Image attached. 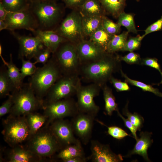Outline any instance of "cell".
<instances>
[{"label": "cell", "mask_w": 162, "mask_h": 162, "mask_svg": "<svg viewBox=\"0 0 162 162\" xmlns=\"http://www.w3.org/2000/svg\"><path fill=\"white\" fill-rule=\"evenodd\" d=\"M108 52L99 59L81 65L80 74L86 80L101 87L121 69L119 56L115 57Z\"/></svg>", "instance_id": "cell-1"}, {"label": "cell", "mask_w": 162, "mask_h": 162, "mask_svg": "<svg viewBox=\"0 0 162 162\" xmlns=\"http://www.w3.org/2000/svg\"><path fill=\"white\" fill-rule=\"evenodd\" d=\"M62 76L51 57L43 66L37 68L29 79L28 83L37 97L43 101L50 88Z\"/></svg>", "instance_id": "cell-2"}, {"label": "cell", "mask_w": 162, "mask_h": 162, "mask_svg": "<svg viewBox=\"0 0 162 162\" xmlns=\"http://www.w3.org/2000/svg\"><path fill=\"white\" fill-rule=\"evenodd\" d=\"M13 104L10 116H26L39 109L43 108V101L35 95L29 83H23L12 93Z\"/></svg>", "instance_id": "cell-3"}, {"label": "cell", "mask_w": 162, "mask_h": 162, "mask_svg": "<svg viewBox=\"0 0 162 162\" xmlns=\"http://www.w3.org/2000/svg\"><path fill=\"white\" fill-rule=\"evenodd\" d=\"M3 125L4 140L11 148L28 141L31 136L25 116L9 115Z\"/></svg>", "instance_id": "cell-4"}, {"label": "cell", "mask_w": 162, "mask_h": 162, "mask_svg": "<svg viewBox=\"0 0 162 162\" xmlns=\"http://www.w3.org/2000/svg\"><path fill=\"white\" fill-rule=\"evenodd\" d=\"M52 54V57L63 76L80 74L81 65L75 45L65 42Z\"/></svg>", "instance_id": "cell-5"}, {"label": "cell", "mask_w": 162, "mask_h": 162, "mask_svg": "<svg viewBox=\"0 0 162 162\" xmlns=\"http://www.w3.org/2000/svg\"><path fill=\"white\" fill-rule=\"evenodd\" d=\"M30 9L37 22L38 29L43 31L52 30L63 13L61 6L55 2L31 4Z\"/></svg>", "instance_id": "cell-6"}, {"label": "cell", "mask_w": 162, "mask_h": 162, "mask_svg": "<svg viewBox=\"0 0 162 162\" xmlns=\"http://www.w3.org/2000/svg\"><path fill=\"white\" fill-rule=\"evenodd\" d=\"M28 142L26 147L43 158L51 157L61 149L49 126L43 128L32 135Z\"/></svg>", "instance_id": "cell-7"}, {"label": "cell", "mask_w": 162, "mask_h": 162, "mask_svg": "<svg viewBox=\"0 0 162 162\" xmlns=\"http://www.w3.org/2000/svg\"><path fill=\"white\" fill-rule=\"evenodd\" d=\"M81 85L79 75L62 76L49 89L43 100V108L51 103L72 98Z\"/></svg>", "instance_id": "cell-8"}, {"label": "cell", "mask_w": 162, "mask_h": 162, "mask_svg": "<svg viewBox=\"0 0 162 162\" xmlns=\"http://www.w3.org/2000/svg\"><path fill=\"white\" fill-rule=\"evenodd\" d=\"M44 115L47 120L45 126H49L54 120L64 118L68 117H73L79 111L76 101L72 98L62 99L48 104L44 106Z\"/></svg>", "instance_id": "cell-9"}, {"label": "cell", "mask_w": 162, "mask_h": 162, "mask_svg": "<svg viewBox=\"0 0 162 162\" xmlns=\"http://www.w3.org/2000/svg\"><path fill=\"white\" fill-rule=\"evenodd\" d=\"M101 89V86L93 83L87 86L81 85L79 87L76 94L79 112L96 117L100 107L95 104L94 98L99 95Z\"/></svg>", "instance_id": "cell-10"}, {"label": "cell", "mask_w": 162, "mask_h": 162, "mask_svg": "<svg viewBox=\"0 0 162 162\" xmlns=\"http://www.w3.org/2000/svg\"><path fill=\"white\" fill-rule=\"evenodd\" d=\"M7 29L12 31L18 29H25L32 32L38 29L36 20L30 7L26 10L9 12L4 20Z\"/></svg>", "instance_id": "cell-11"}, {"label": "cell", "mask_w": 162, "mask_h": 162, "mask_svg": "<svg viewBox=\"0 0 162 162\" xmlns=\"http://www.w3.org/2000/svg\"><path fill=\"white\" fill-rule=\"evenodd\" d=\"M82 17L78 13L73 11L63 20L54 31L68 40L76 41L83 34Z\"/></svg>", "instance_id": "cell-12"}, {"label": "cell", "mask_w": 162, "mask_h": 162, "mask_svg": "<svg viewBox=\"0 0 162 162\" xmlns=\"http://www.w3.org/2000/svg\"><path fill=\"white\" fill-rule=\"evenodd\" d=\"M95 116L88 113L79 112L70 121L73 132L84 145L87 144L92 137Z\"/></svg>", "instance_id": "cell-13"}, {"label": "cell", "mask_w": 162, "mask_h": 162, "mask_svg": "<svg viewBox=\"0 0 162 162\" xmlns=\"http://www.w3.org/2000/svg\"><path fill=\"white\" fill-rule=\"evenodd\" d=\"M49 127L61 149L75 143L80 140L75 137L71 122L67 120L64 118L55 120L50 124Z\"/></svg>", "instance_id": "cell-14"}, {"label": "cell", "mask_w": 162, "mask_h": 162, "mask_svg": "<svg viewBox=\"0 0 162 162\" xmlns=\"http://www.w3.org/2000/svg\"><path fill=\"white\" fill-rule=\"evenodd\" d=\"M11 32L19 44L18 57L20 59L25 57L30 60L45 47L37 36L20 35L14 31Z\"/></svg>", "instance_id": "cell-15"}, {"label": "cell", "mask_w": 162, "mask_h": 162, "mask_svg": "<svg viewBox=\"0 0 162 162\" xmlns=\"http://www.w3.org/2000/svg\"><path fill=\"white\" fill-rule=\"evenodd\" d=\"M91 154L89 157L94 162H120L123 160L120 154H116L111 150L109 145L103 144L97 140L91 141Z\"/></svg>", "instance_id": "cell-16"}, {"label": "cell", "mask_w": 162, "mask_h": 162, "mask_svg": "<svg viewBox=\"0 0 162 162\" xmlns=\"http://www.w3.org/2000/svg\"><path fill=\"white\" fill-rule=\"evenodd\" d=\"M76 46L81 65L96 61L107 52L89 40L81 41Z\"/></svg>", "instance_id": "cell-17"}, {"label": "cell", "mask_w": 162, "mask_h": 162, "mask_svg": "<svg viewBox=\"0 0 162 162\" xmlns=\"http://www.w3.org/2000/svg\"><path fill=\"white\" fill-rule=\"evenodd\" d=\"M12 148L8 153L6 158L8 162H37L43 160V158L20 145Z\"/></svg>", "instance_id": "cell-18"}, {"label": "cell", "mask_w": 162, "mask_h": 162, "mask_svg": "<svg viewBox=\"0 0 162 162\" xmlns=\"http://www.w3.org/2000/svg\"><path fill=\"white\" fill-rule=\"evenodd\" d=\"M33 33L52 53L56 51L61 44L68 41L53 30L43 31L37 29Z\"/></svg>", "instance_id": "cell-19"}, {"label": "cell", "mask_w": 162, "mask_h": 162, "mask_svg": "<svg viewBox=\"0 0 162 162\" xmlns=\"http://www.w3.org/2000/svg\"><path fill=\"white\" fill-rule=\"evenodd\" d=\"M152 133L148 132H140V138H138L134 148L129 151L124 157H129L133 154H137L142 156L147 161L150 162L148 157L147 150L153 142L151 139Z\"/></svg>", "instance_id": "cell-20"}, {"label": "cell", "mask_w": 162, "mask_h": 162, "mask_svg": "<svg viewBox=\"0 0 162 162\" xmlns=\"http://www.w3.org/2000/svg\"><path fill=\"white\" fill-rule=\"evenodd\" d=\"M77 156H85L81 142L80 140L75 143L62 148L56 155L57 158L61 159L64 162L67 160Z\"/></svg>", "instance_id": "cell-21"}, {"label": "cell", "mask_w": 162, "mask_h": 162, "mask_svg": "<svg viewBox=\"0 0 162 162\" xmlns=\"http://www.w3.org/2000/svg\"><path fill=\"white\" fill-rule=\"evenodd\" d=\"M113 35L107 32L101 24L89 36V40L106 52L109 43Z\"/></svg>", "instance_id": "cell-22"}, {"label": "cell", "mask_w": 162, "mask_h": 162, "mask_svg": "<svg viewBox=\"0 0 162 162\" xmlns=\"http://www.w3.org/2000/svg\"><path fill=\"white\" fill-rule=\"evenodd\" d=\"M31 136L44 127L47 121V117L35 112L29 113L25 116Z\"/></svg>", "instance_id": "cell-23"}, {"label": "cell", "mask_w": 162, "mask_h": 162, "mask_svg": "<svg viewBox=\"0 0 162 162\" xmlns=\"http://www.w3.org/2000/svg\"><path fill=\"white\" fill-rule=\"evenodd\" d=\"M4 65L0 71V97L1 98L9 96L15 89V86L8 75L7 68Z\"/></svg>", "instance_id": "cell-24"}, {"label": "cell", "mask_w": 162, "mask_h": 162, "mask_svg": "<svg viewBox=\"0 0 162 162\" xmlns=\"http://www.w3.org/2000/svg\"><path fill=\"white\" fill-rule=\"evenodd\" d=\"M102 16H82V26L83 33L90 36L102 24Z\"/></svg>", "instance_id": "cell-25"}, {"label": "cell", "mask_w": 162, "mask_h": 162, "mask_svg": "<svg viewBox=\"0 0 162 162\" xmlns=\"http://www.w3.org/2000/svg\"><path fill=\"white\" fill-rule=\"evenodd\" d=\"M102 6L107 12L118 17L124 11L126 0H99Z\"/></svg>", "instance_id": "cell-26"}, {"label": "cell", "mask_w": 162, "mask_h": 162, "mask_svg": "<svg viewBox=\"0 0 162 162\" xmlns=\"http://www.w3.org/2000/svg\"><path fill=\"white\" fill-rule=\"evenodd\" d=\"M98 0H86L80 7L83 16H102V8Z\"/></svg>", "instance_id": "cell-27"}, {"label": "cell", "mask_w": 162, "mask_h": 162, "mask_svg": "<svg viewBox=\"0 0 162 162\" xmlns=\"http://www.w3.org/2000/svg\"><path fill=\"white\" fill-rule=\"evenodd\" d=\"M10 60L7 62L6 66L7 68L8 75L13 82L15 89L20 88L23 84L20 69L18 68L13 62L12 55L10 54Z\"/></svg>", "instance_id": "cell-28"}, {"label": "cell", "mask_w": 162, "mask_h": 162, "mask_svg": "<svg viewBox=\"0 0 162 162\" xmlns=\"http://www.w3.org/2000/svg\"><path fill=\"white\" fill-rule=\"evenodd\" d=\"M104 98L105 101V110L109 116L112 115L114 111L118 109L117 104L115 101V98L112 89L106 84L102 87Z\"/></svg>", "instance_id": "cell-29"}, {"label": "cell", "mask_w": 162, "mask_h": 162, "mask_svg": "<svg viewBox=\"0 0 162 162\" xmlns=\"http://www.w3.org/2000/svg\"><path fill=\"white\" fill-rule=\"evenodd\" d=\"M128 33L124 31L119 34L114 35L109 43L106 52L112 53L121 51L128 40Z\"/></svg>", "instance_id": "cell-30"}, {"label": "cell", "mask_w": 162, "mask_h": 162, "mask_svg": "<svg viewBox=\"0 0 162 162\" xmlns=\"http://www.w3.org/2000/svg\"><path fill=\"white\" fill-rule=\"evenodd\" d=\"M0 2L8 12H15L28 9L31 5L28 0H0Z\"/></svg>", "instance_id": "cell-31"}, {"label": "cell", "mask_w": 162, "mask_h": 162, "mask_svg": "<svg viewBox=\"0 0 162 162\" xmlns=\"http://www.w3.org/2000/svg\"><path fill=\"white\" fill-rule=\"evenodd\" d=\"M120 72L122 76L125 79V81L128 83L139 87L144 91L151 92L158 96L162 97V93L158 88H155L150 85L130 78L123 72L122 69Z\"/></svg>", "instance_id": "cell-32"}, {"label": "cell", "mask_w": 162, "mask_h": 162, "mask_svg": "<svg viewBox=\"0 0 162 162\" xmlns=\"http://www.w3.org/2000/svg\"><path fill=\"white\" fill-rule=\"evenodd\" d=\"M118 18V23L121 26L125 27L128 32L137 33L132 14L123 11L119 14Z\"/></svg>", "instance_id": "cell-33"}, {"label": "cell", "mask_w": 162, "mask_h": 162, "mask_svg": "<svg viewBox=\"0 0 162 162\" xmlns=\"http://www.w3.org/2000/svg\"><path fill=\"white\" fill-rule=\"evenodd\" d=\"M128 101L127 102L124 107L123 109V114L128 117V119L137 129V130L140 131L143 126L144 119L138 113L136 112L132 113L129 112L128 109Z\"/></svg>", "instance_id": "cell-34"}, {"label": "cell", "mask_w": 162, "mask_h": 162, "mask_svg": "<svg viewBox=\"0 0 162 162\" xmlns=\"http://www.w3.org/2000/svg\"><path fill=\"white\" fill-rule=\"evenodd\" d=\"M22 66L20 69L22 79L23 80L26 76L33 75L36 71L37 68L34 62H32L30 60H25L24 58L21 59Z\"/></svg>", "instance_id": "cell-35"}, {"label": "cell", "mask_w": 162, "mask_h": 162, "mask_svg": "<svg viewBox=\"0 0 162 162\" xmlns=\"http://www.w3.org/2000/svg\"><path fill=\"white\" fill-rule=\"evenodd\" d=\"M142 39L141 36L140 35L130 38L127 40L121 51L132 52L137 50L140 46Z\"/></svg>", "instance_id": "cell-36"}, {"label": "cell", "mask_w": 162, "mask_h": 162, "mask_svg": "<svg viewBox=\"0 0 162 162\" xmlns=\"http://www.w3.org/2000/svg\"><path fill=\"white\" fill-rule=\"evenodd\" d=\"M102 24L106 31L111 34H116L121 31V26L119 24L113 22L105 17L103 16Z\"/></svg>", "instance_id": "cell-37"}, {"label": "cell", "mask_w": 162, "mask_h": 162, "mask_svg": "<svg viewBox=\"0 0 162 162\" xmlns=\"http://www.w3.org/2000/svg\"><path fill=\"white\" fill-rule=\"evenodd\" d=\"M96 121L101 124L106 126L108 128V134L114 138L121 140L128 136H130L120 127L116 126L108 127L100 121L98 120Z\"/></svg>", "instance_id": "cell-38"}, {"label": "cell", "mask_w": 162, "mask_h": 162, "mask_svg": "<svg viewBox=\"0 0 162 162\" xmlns=\"http://www.w3.org/2000/svg\"><path fill=\"white\" fill-rule=\"evenodd\" d=\"M52 53L51 51L48 48L45 47L40 51L34 57L35 61V64L38 63H41L44 65L50 59V54Z\"/></svg>", "instance_id": "cell-39"}, {"label": "cell", "mask_w": 162, "mask_h": 162, "mask_svg": "<svg viewBox=\"0 0 162 162\" xmlns=\"http://www.w3.org/2000/svg\"><path fill=\"white\" fill-rule=\"evenodd\" d=\"M120 60L123 61L128 64H140L142 59L140 55L133 52H130L123 56H119Z\"/></svg>", "instance_id": "cell-40"}, {"label": "cell", "mask_w": 162, "mask_h": 162, "mask_svg": "<svg viewBox=\"0 0 162 162\" xmlns=\"http://www.w3.org/2000/svg\"><path fill=\"white\" fill-rule=\"evenodd\" d=\"M8 98L2 104L0 107V117L9 113L13 104L12 96L10 94Z\"/></svg>", "instance_id": "cell-41"}, {"label": "cell", "mask_w": 162, "mask_h": 162, "mask_svg": "<svg viewBox=\"0 0 162 162\" xmlns=\"http://www.w3.org/2000/svg\"><path fill=\"white\" fill-rule=\"evenodd\" d=\"M118 92L128 91L130 88L128 83L123 82L112 76L110 81Z\"/></svg>", "instance_id": "cell-42"}, {"label": "cell", "mask_w": 162, "mask_h": 162, "mask_svg": "<svg viewBox=\"0 0 162 162\" xmlns=\"http://www.w3.org/2000/svg\"><path fill=\"white\" fill-rule=\"evenodd\" d=\"M162 28V16L157 21L154 22L144 30V34L141 36L143 39L145 37L153 32L161 30Z\"/></svg>", "instance_id": "cell-43"}, {"label": "cell", "mask_w": 162, "mask_h": 162, "mask_svg": "<svg viewBox=\"0 0 162 162\" xmlns=\"http://www.w3.org/2000/svg\"><path fill=\"white\" fill-rule=\"evenodd\" d=\"M140 64L154 68L159 71L161 75L162 72L158 59L155 58H146L141 59Z\"/></svg>", "instance_id": "cell-44"}, {"label": "cell", "mask_w": 162, "mask_h": 162, "mask_svg": "<svg viewBox=\"0 0 162 162\" xmlns=\"http://www.w3.org/2000/svg\"><path fill=\"white\" fill-rule=\"evenodd\" d=\"M118 115L123 120L125 125L130 130L134 138L136 140L138 137L136 135L137 129L130 122L127 118H125L120 113L118 109L116 111Z\"/></svg>", "instance_id": "cell-45"}, {"label": "cell", "mask_w": 162, "mask_h": 162, "mask_svg": "<svg viewBox=\"0 0 162 162\" xmlns=\"http://www.w3.org/2000/svg\"><path fill=\"white\" fill-rule=\"evenodd\" d=\"M66 6L70 7H80L86 0H63Z\"/></svg>", "instance_id": "cell-46"}, {"label": "cell", "mask_w": 162, "mask_h": 162, "mask_svg": "<svg viewBox=\"0 0 162 162\" xmlns=\"http://www.w3.org/2000/svg\"><path fill=\"white\" fill-rule=\"evenodd\" d=\"M89 160V157L77 156L67 160L64 162H86Z\"/></svg>", "instance_id": "cell-47"}, {"label": "cell", "mask_w": 162, "mask_h": 162, "mask_svg": "<svg viewBox=\"0 0 162 162\" xmlns=\"http://www.w3.org/2000/svg\"><path fill=\"white\" fill-rule=\"evenodd\" d=\"M8 12L0 2V20L4 21Z\"/></svg>", "instance_id": "cell-48"}, {"label": "cell", "mask_w": 162, "mask_h": 162, "mask_svg": "<svg viewBox=\"0 0 162 162\" xmlns=\"http://www.w3.org/2000/svg\"><path fill=\"white\" fill-rule=\"evenodd\" d=\"M8 25L4 21L0 20V31L7 29Z\"/></svg>", "instance_id": "cell-49"}, {"label": "cell", "mask_w": 162, "mask_h": 162, "mask_svg": "<svg viewBox=\"0 0 162 162\" xmlns=\"http://www.w3.org/2000/svg\"><path fill=\"white\" fill-rule=\"evenodd\" d=\"M30 4L43 2H55V0H28Z\"/></svg>", "instance_id": "cell-50"}, {"label": "cell", "mask_w": 162, "mask_h": 162, "mask_svg": "<svg viewBox=\"0 0 162 162\" xmlns=\"http://www.w3.org/2000/svg\"><path fill=\"white\" fill-rule=\"evenodd\" d=\"M160 84H162V80L159 83Z\"/></svg>", "instance_id": "cell-51"}, {"label": "cell", "mask_w": 162, "mask_h": 162, "mask_svg": "<svg viewBox=\"0 0 162 162\" xmlns=\"http://www.w3.org/2000/svg\"><path fill=\"white\" fill-rule=\"evenodd\" d=\"M136 0L137 2H139L140 1V0Z\"/></svg>", "instance_id": "cell-52"}]
</instances>
